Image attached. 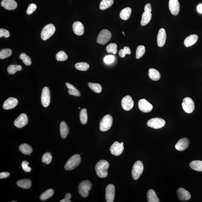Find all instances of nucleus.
<instances>
[{"instance_id":"f257e3e1","label":"nucleus","mask_w":202,"mask_h":202,"mask_svg":"<svg viewBox=\"0 0 202 202\" xmlns=\"http://www.w3.org/2000/svg\"><path fill=\"white\" fill-rule=\"evenodd\" d=\"M109 166V163L106 160H102L98 161L95 167L98 176L102 178L106 177L108 176V169Z\"/></svg>"},{"instance_id":"473e14b6","label":"nucleus","mask_w":202,"mask_h":202,"mask_svg":"<svg viewBox=\"0 0 202 202\" xmlns=\"http://www.w3.org/2000/svg\"><path fill=\"white\" fill-rule=\"evenodd\" d=\"M114 0H102L100 5V9L105 10L110 7L113 4Z\"/></svg>"},{"instance_id":"3c124183","label":"nucleus","mask_w":202,"mask_h":202,"mask_svg":"<svg viewBox=\"0 0 202 202\" xmlns=\"http://www.w3.org/2000/svg\"><path fill=\"white\" fill-rule=\"evenodd\" d=\"M72 197V195L70 193H67L65 195V198L64 199L61 200L60 202H71L70 199Z\"/></svg>"},{"instance_id":"37998d69","label":"nucleus","mask_w":202,"mask_h":202,"mask_svg":"<svg viewBox=\"0 0 202 202\" xmlns=\"http://www.w3.org/2000/svg\"><path fill=\"white\" fill-rule=\"evenodd\" d=\"M52 160V156L51 153L49 152L45 153L43 155L42 161L43 163H45L46 164H49L51 163Z\"/></svg>"},{"instance_id":"49530a36","label":"nucleus","mask_w":202,"mask_h":202,"mask_svg":"<svg viewBox=\"0 0 202 202\" xmlns=\"http://www.w3.org/2000/svg\"><path fill=\"white\" fill-rule=\"evenodd\" d=\"M37 9V6L34 3H31L27 8L26 13L27 14L30 15L35 11Z\"/></svg>"},{"instance_id":"e433bc0d","label":"nucleus","mask_w":202,"mask_h":202,"mask_svg":"<svg viewBox=\"0 0 202 202\" xmlns=\"http://www.w3.org/2000/svg\"><path fill=\"white\" fill-rule=\"evenodd\" d=\"M89 87L95 93H99L102 91V87L101 85L97 83L89 82L88 84Z\"/></svg>"},{"instance_id":"423d86ee","label":"nucleus","mask_w":202,"mask_h":202,"mask_svg":"<svg viewBox=\"0 0 202 202\" xmlns=\"http://www.w3.org/2000/svg\"><path fill=\"white\" fill-rule=\"evenodd\" d=\"M112 38V34L107 29H103L100 32L97 39V42L104 45L109 41Z\"/></svg>"},{"instance_id":"0eeeda50","label":"nucleus","mask_w":202,"mask_h":202,"mask_svg":"<svg viewBox=\"0 0 202 202\" xmlns=\"http://www.w3.org/2000/svg\"><path fill=\"white\" fill-rule=\"evenodd\" d=\"M144 167L143 164L140 160L136 162L133 166L132 175L133 179L136 180L139 178L142 174Z\"/></svg>"},{"instance_id":"6e6d98bb","label":"nucleus","mask_w":202,"mask_h":202,"mask_svg":"<svg viewBox=\"0 0 202 202\" xmlns=\"http://www.w3.org/2000/svg\"><path fill=\"white\" fill-rule=\"evenodd\" d=\"M121 144L122 145H124V143L123 142H121Z\"/></svg>"},{"instance_id":"864d4df0","label":"nucleus","mask_w":202,"mask_h":202,"mask_svg":"<svg viewBox=\"0 0 202 202\" xmlns=\"http://www.w3.org/2000/svg\"><path fill=\"white\" fill-rule=\"evenodd\" d=\"M10 175V173L8 172H3L0 173V178L4 179Z\"/></svg>"},{"instance_id":"bf43d9fd","label":"nucleus","mask_w":202,"mask_h":202,"mask_svg":"<svg viewBox=\"0 0 202 202\" xmlns=\"http://www.w3.org/2000/svg\"><path fill=\"white\" fill-rule=\"evenodd\" d=\"M79 109H80L81 108H79Z\"/></svg>"},{"instance_id":"8fccbe9b","label":"nucleus","mask_w":202,"mask_h":202,"mask_svg":"<svg viewBox=\"0 0 202 202\" xmlns=\"http://www.w3.org/2000/svg\"><path fill=\"white\" fill-rule=\"evenodd\" d=\"M114 57L112 55H108L104 58V60L105 63L107 64H110L113 62L114 60Z\"/></svg>"},{"instance_id":"cd10ccee","label":"nucleus","mask_w":202,"mask_h":202,"mask_svg":"<svg viewBox=\"0 0 202 202\" xmlns=\"http://www.w3.org/2000/svg\"><path fill=\"white\" fill-rule=\"evenodd\" d=\"M148 202H159L160 200L157 197L156 193L153 189H150L147 193Z\"/></svg>"},{"instance_id":"2eb2a0df","label":"nucleus","mask_w":202,"mask_h":202,"mask_svg":"<svg viewBox=\"0 0 202 202\" xmlns=\"http://www.w3.org/2000/svg\"><path fill=\"white\" fill-rule=\"evenodd\" d=\"M115 187L112 184L107 186L106 190V199L107 202H113L114 200Z\"/></svg>"},{"instance_id":"72a5a7b5","label":"nucleus","mask_w":202,"mask_h":202,"mask_svg":"<svg viewBox=\"0 0 202 202\" xmlns=\"http://www.w3.org/2000/svg\"><path fill=\"white\" fill-rule=\"evenodd\" d=\"M53 193H54V191H53V189H48L45 191L41 195L40 198L41 201H45V200L49 199V198L52 196Z\"/></svg>"},{"instance_id":"5701e85b","label":"nucleus","mask_w":202,"mask_h":202,"mask_svg":"<svg viewBox=\"0 0 202 202\" xmlns=\"http://www.w3.org/2000/svg\"><path fill=\"white\" fill-rule=\"evenodd\" d=\"M198 40V36L196 34H192L188 36L184 40V44L186 47H190L194 45Z\"/></svg>"},{"instance_id":"a19ab883","label":"nucleus","mask_w":202,"mask_h":202,"mask_svg":"<svg viewBox=\"0 0 202 202\" xmlns=\"http://www.w3.org/2000/svg\"><path fill=\"white\" fill-rule=\"evenodd\" d=\"M145 52V48L143 46H138L136 49V58L137 59H139L142 57Z\"/></svg>"},{"instance_id":"603ef678","label":"nucleus","mask_w":202,"mask_h":202,"mask_svg":"<svg viewBox=\"0 0 202 202\" xmlns=\"http://www.w3.org/2000/svg\"><path fill=\"white\" fill-rule=\"evenodd\" d=\"M145 12L146 13H151L152 12V8L151 4L147 3L145 6Z\"/></svg>"},{"instance_id":"1a4fd4ad","label":"nucleus","mask_w":202,"mask_h":202,"mask_svg":"<svg viewBox=\"0 0 202 202\" xmlns=\"http://www.w3.org/2000/svg\"><path fill=\"white\" fill-rule=\"evenodd\" d=\"M182 106L184 111L187 113H191L194 111L195 105L194 101L190 97H186L183 100Z\"/></svg>"},{"instance_id":"9d476101","label":"nucleus","mask_w":202,"mask_h":202,"mask_svg":"<svg viewBox=\"0 0 202 202\" xmlns=\"http://www.w3.org/2000/svg\"><path fill=\"white\" fill-rule=\"evenodd\" d=\"M50 91L49 88L45 87L42 89L41 95V102L43 106L47 107L50 103Z\"/></svg>"},{"instance_id":"a18cd8bd","label":"nucleus","mask_w":202,"mask_h":202,"mask_svg":"<svg viewBox=\"0 0 202 202\" xmlns=\"http://www.w3.org/2000/svg\"><path fill=\"white\" fill-rule=\"evenodd\" d=\"M119 55L121 57L124 58L126 54H131V52L130 49L128 46H125L123 49L120 50L119 52Z\"/></svg>"},{"instance_id":"a211bd4d","label":"nucleus","mask_w":202,"mask_h":202,"mask_svg":"<svg viewBox=\"0 0 202 202\" xmlns=\"http://www.w3.org/2000/svg\"><path fill=\"white\" fill-rule=\"evenodd\" d=\"M18 103V101L17 98L10 97L4 102L3 108L5 110H9L15 108Z\"/></svg>"},{"instance_id":"6e6552de","label":"nucleus","mask_w":202,"mask_h":202,"mask_svg":"<svg viewBox=\"0 0 202 202\" xmlns=\"http://www.w3.org/2000/svg\"><path fill=\"white\" fill-rule=\"evenodd\" d=\"M165 124V120L159 118H155L150 119L148 121L147 123L148 126L155 129L161 128L164 126Z\"/></svg>"},{"instance_id":"f03ea898","label":"nucleus","mask_w":202,"mask_h":202,"mask_svg":"<svg viewBox=\"0 0 202 202\" xmlns=\"http://www.w3.org/2000/svg\"><path fill=\"white\" fill-rule=\"evenodd\" d=\"M81 159L78 154L73 155L69 159L65 166V170L70 171L73 170L78 166L81 163Z\"/></svg>"},{"instance_id":"4c0bfd02","label":"nucleus","mask_w":202,"mask_h":202,"mask_svg":"<svg viewBox=\"0 0 202 202\" xmlns=\"http://www.w3.org/2000/svg\"><path fill=\"white\" fill-rule=\"evenodd\" d=\"M80 118L81 123L82 124H85L88 121L87 110L86 109H83L81 110L80 113Z\"/></svg>"},{"instance_id":"c85d7f7f","label":"nucleus","mask_w":202,"mask_h":202,"mask_svg":"<svg viewBox=\"0 0 202 202\" xmlns=\"http://www.w3.org/2000/svg\"><path fill=\"white\" fill-rule=\"evenodd\" d=\"M65 85L69 89L68 93L70 95L77 97L81 96L79 91L72 85L67 82L65 84Z\"/></svg>"},{"instance_id":"c9c22d12","label":"nucleus","mask_w":202,"mask_h":202,"mask_svg":"<svg viewBox=\"0 0 202 202\" xmlns=\"http://www.w3.org/2000/svg\"><path fill=\"white\" fill-rule=\"evenodd\" d=\"M22 67L20 65H11L7 68L8 73L11 75L15 74L17 72L22 70Z\"/></svg>"},{"instance_id":"de8ad7c7","label":"nucleus","mask_w":202,"mask_h":202,"mask_svg":"<svg viewBox=\"0 0 202 202\" xmlns=\"http://www.w3.org/2000/svg\"><path fill=\"white\" fill-rule=\"evenodd\" d=\"M29 163L27 161H23L22 163V167L24 171L26 172H30L32 170V168L28 166Z\"/></svg>"},{"instance_id":"6ab92c4d","label":"nucleus","mask_w":202,"mask_h":202,"mask_svg":"<svg viewBox=\"0 0 202 202\" xmlns=\"http://www.w3.org/2000/svg\"><path fill=\"white\" fill-rule=\"evenodd\" d=\"M177 194L179 199L180 201H188L190 199L191 195L189 192L183 188L178 189Z\"/></svg>"},{"instance_id":"7ed1b4c3","label":"nucleus","mask_w":202,"mask_h":202,"mask_svg":"<svg viewBox=\"0 0 202 202\" xmlns=\"http://www.w3.org/2000/svg\"><path fill=\"white\" fill-rule=\"evenodd\" d=\"M92 185L89 180L82 181L80 183L78 186L79 194L83 197L86 198L89 196V192L92 188Z\"/></svg>"},{"instance_id":"bb28decb","label":"nucleus","mask_w":202,"mask_h":202,"mask_svg":"<svg viewBox=\"0 0 202 202\" xmlns=\"http://www.w3.org/2000/svg\"><path fill=\"white\" fill-rule=\"evenodd\" d=\"M132 9L129 7L124 8L121 11L120 17L122 20H127L129 19L132 14Z\"/></svg>"},{"instance_id":"4d7b16f0","label":"nucleus","mask_w":202,"mask_h":202,"mask_svg":"<svg viewBox=\"0 0 202 202\" xmlns=\"http://www.w3.org/2000/svg\"><path fill=\"white\" fill-rule=\"evenodd\" d=\"M122 32V33H123V34H124V36H125V34L124 33V32Z\"/></svg>"},{"instance_id":"9b49d317","label":"nucleus","mask_w":202,"mask_h":202,"mask_svg":"<svg viewBox=\"0 0 202 202\" xmlns=\"http://www.w3.org/2000/svg\"><path fill=\"white\" fill-rule=\"evenodd\" d=\"M138 106L140 110L144 113L151 112L153 108L152 105L145 99L140 100L138 102Z\"/></svg>"},{"instance_id":"13d9d810","label":"nucleus","mask_w":202,"mask_h":202,"mask_svg":"<svg viewBox=\"0 0 202 202\" xmlns=\"http://www.w3.org/2000/svg\"><path fill=\"white\" fill-rule=\"evenodd\" d=\"M12 202H17L16 201H12Z\"/></svg>"},{"instance_id":"7c9ffc66","label":"nucleus","mask_w":202,"mask_h":202,"mask_svg":"<svg viewBox=\"0 0 202 202\" xmlns=\"http://www.w3.org/2000/svg\"><path fill=\"white\" fill-rule=\"evenodd\" d=\"M152 14L151 13H146L144 12L143 13L141 24L142 26H145L149 23L152 18Z\"/></svg>"},{"instance_id":"c756f323","label":"nucleus","mask_w":202,"mask_h":202,"mask_svg":"<svg viewBox=\"0 0 202 202\" xmlns=\"http://www.w3.org/2000/svg\"><path fill=\"white\" fill-rule=\"evenodd\" d=\"M190 167L195 170L202 172V161L199 160H194L190 163Z\"/></svg>"},{"instance_id":"aec40b11","label":"nucleus","mask_w":202,"mask_h":202,"mask_svg":"<svg viewBox=\"0 0 202 202\" xmlns=\"http://www.w3.org/2000/svg\"><path fill=\"white\" fill-rule=\"evenodd\" d=\"M189 141L187 138H182L178 141L175 145V148L178 151H184L187 149L189 145Z\"/></svg>"},{"instance_id":"39448f33","label":"nucleus","mask_w":202,"mask_h":202,"mask_svg":"<svg viewBox=\"0 0 202 202\" xmlns=\"http://www.w3.org/2000/svg\"><path fill=\"white\" fill-rule=\"evenodd\" d=\"M55 31H56V28L53 24H50L46 25L43 29L41 32V38L43 40H46L53 35L54 34Z\"/></svg>"},{"instance_id":"a878e982","label":"nucleus","mask_w":202,"mask_h":202,"mask_svg":"<svg viewBox=\"0 0 202 202\" xmlns=\"http://www.w3.org/2000/svg\"><path fill=\"white\" fill-rule=\"evenodd\" d=\"M148 75L150 79L154 81H158L160 77V72L155 69L153 68L149 69L148 72Z\"/></svg>"},{"instance_id":"09e8293b","label":"nucleus","mask_w":202,"mask_h":202,"mask_svg":"<svg viewBox=\"0 0 202 202\" xmlns=\"http://www.w3.org/2000/svg\"><path fill=\"white\" fill-rule=\"evenodd\" d=\"M10 36V33L8 30L4 29H0V38L4 37L6 38H7L9 37Z\"/></svg>"},{"instance_id":"412c9836","label":"nucleus","mask_w":202,"mask_h":202,"mask_svg":"<svg viewBox=\"0 0 202 202\" xmlns=\"http://www.w3.org/2000/svg\"><path fill=\"white\" fill-rule=\"evenodd\" d=\"M1 6L7 10H14L17 8V3L14 0H2Z\"/></svg>"},{"instance_id":"c03bdc74","label":"nucleus","mask_w":202,"mask_h":202,"mask_svg":"<svg viewBox=\"0 0 202 202\" xmlns=\"http://www.w3.org/2000/svg\"><path fill=\"white\" fill-rule=\"evenodd\" d=\"M68 56L64 51H60L56 55V59L57 61H62L66 60Z\"/></svg>"},{"instance_id":"2f4dec72","label":"nucleus","mask_w":202,"mask_h":202,"mask_svg":"<svg viewBox=\"0 0 202 202\" xmlns=\"http://www.w3.org/2000/svg\"><path fill=\"white\" fill-rule=\"evenodd\" d=\"M19 148L22 153L26 155L30 154L32 152V149L31 146L25 143L20 145Z\"/></svg>"},{"instance_id":"f3484780","label":"nucleus","mask_w":202,"mask_h":202,"mask_svg":"<svg viewBox=\"0 0 202 202\" xmlns=\"http://www.w3.org/2000/svg\"><path fill=\"white\" fill-rule=\"evenodd\" d=\"M166 38V33L165 29H160L159 30L157 38V44L159 47H163L165 45Z\"/></svg>"},{"instance_id":"79ce46f5","label":"nucleus","mask_w":202,"mask_h":202,"mask_svg":"<svg viewBox=\"0 0 202 202\" xmlns=\"http://www.w3.org/2000/svg\"><path fill=\"white\" fill-rule=\"evenodd\" d=\"M106 50L108 53H112L113 54H116L117 52V46L115 43H111L107 46Z\"/></svg>"},{"instance_id":"20e7f679","label":"nucleus","mask_w":202,"mask_h":202,"mask_svg":"<svg viewBox=\"0 0 202 202\" xmlns=\"http://www.w3.org/2000/svg\"><path fill=\"white\" fill-rule=\"evenodd\" d=\"M113 123V118L111 115H107L101 121L100 123V129L101 132H106L109 130Z\"/></svg>"},{"instance_id":"b1692460","label":"nucleus","mask_w":202,"mask_h":202,"mask_svg":"<svg viewBox=\"0 0 202 202\" xmlns=\"http://www.w3.org/2000/svg\"><path fill=\"white\" fill-rule=\"evenodd\" d=\"M60 132L61 137L65 139L67 137L69 132V128L65 121H62L60 124Z\"/></svg>"},{"instance_id":"58836bf2","label":"nucleus","mask_w":202,"mask_h":202,"mask_svg":"<svg viewBox=\"0 0 202 202\" xmlns=\"http://www.w3.org/2000/svg\"><path fill=\"white\" fill-rule=\"evenodd\" d=\"M20 58L26 65L29 66V65H30L32 64V60H31L30 57L28 56H27L25 53H22L20 55Z\"/></svg>"},{"instance_id":"dca6fc26","label":"nucleus","mask_w":202,"mask_h":202,"mask_svg":"<svg viewBox=\"0 0 202 202\" xmlns=\"http://www.w3.org/2000/svg\"><path fill=\"white\" fill-rule=\"evenodd\" d=\"M168 6L172 15L175 16L178 15L180 10L178 0H169Z\"/></svg>"},{"instance_id":"4be33fe9","label":"nucleus","mask_w":202,"mask_h":202,"mask_svg":"<svg viewBox=\"0 0 202 202\" xmlns=\"http://www.w3.org/2000/svg\"><path fill=\"white\" fill-rule=\"evenodd\" d=\"M73 29L76 35L81 36L84 33V27L82 22H74L73 25Z\"/></svg>"},{"instance_id":"ddd939ff","label":"nucleus","mask_w":202,"mask_h":202,"mask_svg":"<svg viewBox=\"0 0 202 202\" xmlns=\"http://www.w3.org/2000/svg\"><path fill=\"white\" fill-rule=\"evenodd\" d=\"M124 146L118 141H115L110 147V153L115 156H119L122 154L124 150Z\"/></svg>"},{"instance_id":"f704fd0d","label":"nucleus","mask_w":202,"mask_h":202,"mask_svg":"<svg viewBox=\"0 0 202 202\" xmlns=\"http://www.w3.org/2000/svg\"><path fill=\"white\" fill-rule=\"evenodd\" d=\"M13 53L12 50L9 48H5L0 51V58L3 59L10 57Z\"/></svg>"},{"instance_id":"5fc2aeb1","label":"nucleus","mask_w":202,"mask_h":202,"mask_svg":"<svg viewBox=\"0 0 202 202\" xmlns=\"http://www.w3.org/2000/svg\"><path fill=\"white\" fill-rule=\"evenodd\" d=\"M197 10L199 13L202 14V4L198 5Z\"/></svg>"},{"instance_id":"ea45409f","label":"nucleus","mask_w":202,"mask_h":202,"mask_svg":"<svg viewBox=\"0 0 202 202\" xmlns=\"http://www.w3.org/2000/svg\"><path fill=\"white\" fill-rule=\"evenodd\" d=\"M75 67L77 69L81 71H86L89 68V64L85 62H81L76 63Z\"/></svg>"},{"instance_id":"4468645a","label":"nucleus","mask_w":202,"mask_h":202,"mask_svg":"<svg viewBox=\"0 0 202 202\" xmlns=\"http://www.w3.org/2000/svg\"><path fill=\"white\" fill-rule=\"evenodd\" d=\"M28 122V118L25 113H22L19 116L15 121L14 124L18 128H22L27 125Z\"/></svg>"},{"instance_id":"393cba45","label":"nucleus","mask_w":202,"mask_h":202,"mask_svg":"<svg viewBox=\"0 0 202 202\" xmlns=\"http://www.w3.org/2000/svg\"><path fill=\"white\" fill-rule=\"evenodd\" d=\"M32 182L28 179H23L17 181V184L19 187L23 189H29L32 186Z\"/></svg>"},{"instance_id":"f8f14e48","label":"nucleus","mask_w":202,"mask_h":202,"mask_svg":"<svg viewBox=\"0 0 202 202\" xmlns=\"http://www.w3.org/2000/svg\"><path fill=\"white\" fill-rule=\"evenodd\" d=\"M122 108L126 111H129L132 109L134 106V103L132 98L130 96H127L122 98L121 101Z\"/></svg>"}]
</instances>
